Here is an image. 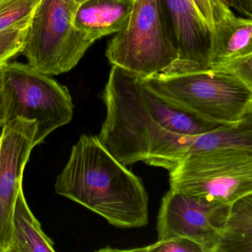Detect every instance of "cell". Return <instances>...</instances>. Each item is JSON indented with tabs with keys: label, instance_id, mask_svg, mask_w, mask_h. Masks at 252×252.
I'll use <instances>...</instances> for the list:
<instances>
[{
	"label": "cell",
	"instance_id": "ac0fdd59",
	"mask_svg": "<svg viewBox=\"0 0 252 252\" xmlns=\"http://www.w3.org/2000/svg\"><path fill=\"white\" fill-rule=\"evenodd\" d=\"M215 68L234 74L252 90V53Z\"/></svg>",
	"mask_w": 252,
	"mask_h": 252
},
{
	"label": "cell",
	"instance_id": "5b68a950",
	"mask_svg": "<svg viewBox=\"0 0 252 252\" xmlns=\"http://www.w3.org/2000/svg\"><path fill=\"white\" fill-rule=\"evenodd\" d=\"M77 7L74 0H41L35 8L20 54L38 72H69L95 42L75 25Z\"/></svg>",
	"mask_w": 252,
	"mask_h": 252
},
{
	"label": "cell",
	"instance_id": "3957f363",
	"mask_svg": "<svg viewBox=\"0 0 252 252\" xmlns=\"http://www.w3.org/2000/svg\"><path fill=\"white\" fill-rule=\"evenodd\" d=\"M140 80L169 105L209 122L231 124L252 113V90L223 70L157 74Z\"/></svg>",
	"mask_w": 252,
	"mask_h": 252
},
{
	"label": "cell",
	"instance_id": "7a4b0ae2",
	"mask_svg": "<svg viewBox=\"0 0 252 252\" xmlns=\"http://www.w3.org/2000/svg\"><path fill=\"white\" fill-rule=\"evenodd\" d=\"M55 192L123 229L148 223V195L140 178L127 170L97 136L81 135L55 183Z\"/></svg>",
	"mask_w": 252,
	"mask_h": 252
},
{
	"label": "cell",
	"instance_id": "603a6c76",
	"mask_svg": "<svg viewBox=\"0 0 252 252\" xmlns=\"http://www.w3.org/2000/svg\"><path fill=\"white\" fill-rule=\"evenodd\" d=\"M1 133H0V148H1Z\"/></svg>",
	"mask_w": 252,
	"mask_h": 252
},
{
	"label": "cell",
	"instance_id": "8992f818",
	"mask_svg": "<svg viewBox=\"0 0 252 252\" xmlns=\"http://www.w3.org/2000/svg\"><path fill=\"white\" fill-rule=\"evenodd\" d=\"M1 71L7 123L19 118L36 122L35 146L43 143L55 130L71 122L74 105L66 86L28 63L10 62Z\"/></svg>",
	"mask_w": 252,
	"mask_h": 252
},
{
	"label": "cell",
	"instance_id": "30bf717a",
	"mask_svg": "<svg viewBox=\"0 0 252 252\" xmlns=\"http://www.w3.org/2000/svg\"><path fill=\"white\" fill-rule=\"evenodd\" d=\"M178 50V60L164 75L208 68L212 30L191 0H161Z\"/></svg>",
	"mask_w": 252,
	"mask_h": 252
},
{
	"label": "cell",
	"instance_id": "9a60e30c",
	"mask_svg": "<svg viewBox=\"0 0 252 252\" xmlns=\"http://www.w3.org/2000/svg\"><path fill=\"white\" fill-rule=\"evenodd\" d=\"M218 252H252V193L231 206Z\"/></svg>",
	"mask_w": 252,
	"mask_h": 252
},
{
	"label": "cell",
	"instance_id": "d6986e66",
	"mask_svg": "<svg viewBox=\"0 0 252 252\" xmlns=\"http://www.w3.org/2000/svg\"><path fill=\"white\" fill-rule=\"evenodd\" d=\"M200 16L205 21L212 31L214 28V12L213 0H191Z\"/></svg>",
	"mask_w": 252,
	"mask_h": 252
},
{
	"label": "cell",
	"instance_id": "6da1fadb",
	"mask_svg": "<svg viewBox=\"0 0 252 252\" xmlns=\"http://www.w3.org/2000/svg\"><path fill=\"white\" fill-rule=\"evenodd\" d=\"M102 99L106 115L97 139L126 167L141 161L169 171L187 155L193 136L222 125L171 106L118 65Z\"/></svg>",
	"mask_w": 252,
	"mask_h": 252
},
{
	"label": "cell",
	"instance_id": "e0dca14e",
	"mask_svg": "<svg viewBox=\"0 0 252 252\" xmlns=\"http://www.w3.org/2000/svg\"><path fill=\"white\" fill-rule=\"evenodd\" d=\"M145 252H203L197 244L186 238H177L158 240L157 243L142 248L127 250Z\"/></svg>",
	"mask_w": 252,
	"mask_h": 252
},
{
	"label": "cell",
	"instance_id": "277c9868",
	"mask_svg": "<svg viewBox=\"0 0 252 252\" xmlns=\"http://www.w3.org/2000/svg\"><path fill=\"white\" fill-rule=\"evenodd\" d=\"M106 56L140 78L166 73L179 55L162 1L134 0L127 25L108 43Z\"/></svg>",
	"mask_w": 252,
	"mask_h": 252
},
{
	"label": "cell",
	"instance_id": "cb8c5ba5",
	"mask_svg": "<svg viewBox=\"0 0 252 252\" xmlns=\"http://www.w3.org/2000/svg\"><path fill=\"white\" fill-rule=\"evenodd\" d=\"M5 1V0H0V4H1V3H2L3 1Z\"/></svg>",
	"mask_w": 252,
	"mask_h": 252
},
{
	"label": "cell",
	"instance_id": "ba28073f",
	"mask_svg": "<svg viewBox=\"0 0 252 252\" xmlns=\"http://www.w3.org/2000/svg\"><path fill=\"white\" fill-rule=\"evenodd\" d=\"M230 208L170 189L162 197L158 211V240L186 238L203 252H218Z\"/></svg>",
	"mask_w": 252,
	"mask_h": 252
},
{
	"label": "cell",
	"instance_id": "7c38bea8",
	"mask_svg": "<svg viewBox=\"0 0 252 252\" xmlns=\"http://www.w3.org/2000/svg\"><path fill=\"white\" fill-rule=\"evenodd\" d=\"M134 0H87L80 4L74 22L93 41L117 34L127 25Z\"/></svg>",
	"mask_w": 252,
	"mask_h": 252
},
{
	"label": "cell",
	"instance_id": "9c48e42d",
	"mask_svg": "<svg viewBox=\"0 0 252 252\" xmlns=\"http://www.w3.org/2000/svg\"><path fill=\"white\" fill-rule=\"evenodd\" d=\"M37 123L25 118L9 121L1 130L0 148V252H8L15 203L25 166L35 147Z\"/></svg>",
	"mask_w": 252,
	"mask_h": 252
},
{
	"label": "cell",
	"instance_id": "44dd1931",
	"mask_svg": "<svg viewBox=\"0 0 252 252\" xmlns=\"http://www.w3.org/2000/svg\"><path fill=\"white\" fill-rule=\"evenodd\" d=\"M7 124V110L4 98V81L0 70V128H3Z\"/></svg>",
	"mask_w": 252,
	"mask_h": 252
},
{
	"label": "cell",
	"instance_id": "4fadbf2b",
	"mask_svg": "<svg viewBox=\"0 0 252 252\" xmlns=\"http://www.w3.org/2000/svg\"><path fill=\"white\" fill-rule=\"evenodd\" d=\"M54 247V243L43 232L41 224L30 210L22 186L15 203L7 252H55Z\"/></svg>",
	"mask_w": 252,
	"mask_h": 252
},
{
	"label": "cell",
	"instance_id": "8fae6325",
	"mask_svg": "<svg viewBox=\"0 0 252 252\" xmlns=\"http://www.w3.org/2000/svg\"><path fill=\"white\" fill-rule=\"evenodd\" d=\"M214 28L208 68L245 57L252 53V19L237 16L221 0H213Z\"/></svg>",
	"mask_w": 252,
	"mask_h": 252
},
{
	"label": "cell",
	"instance_id": "ffe728a7",
	"mask_svg": "<svg viewBox=\"0 0 252 252\" xmlns=\"http://www.w3.org/2000/svg\"><path fill=\"white\" fill-rule=\"evenodd\" d=\"M231 8L247 18L252 19V0H221Z\"/></svg>",
	"mask_w": 252,
	"mask_h": 252
},
{
	"label": "cell",
	"instance_id": "2e32d148",
	"mask_svg": "<svg viewBox=\"0 0 252 252\" xmlns=\"http://www.w3.org/2000/svg\"><path fill=\"white\" fill-rule=\"evenodd\" d=\"M32 16L0 31V70L20 54Z\"/></svg>",
	"mask_w": 252,
	"mask_h": 252
},
{
	"label": "cell",
	"instance_id": "7402d4cb",
	"mask_svg": "<svg viewBox=\"0 0 252 252\" xmlns=\"http://www.w3.org/2000/svg\"><path fill=\"white\" fill-rule=\"evenodd\" d=\"M75 1V4H77V5H79L80 4H81V3L84 2V1H87V0H74Z\"/></svg>",
	"mask_w": 252,
	"mask_h": 252
},
{
	"label": "cell",
	"instance_id": "52a82bcc",
	"mask_svg": "<svg viewBox=\"0 0 252 252\" xmlns=\"http://www.w3.org/2000/svg\"><path fill=\"white\" fill-rule=\"evenodd\" d=\"M170 189L232 206L252 193V152L218 149L188 153L169 170Z\"/></svg>",
	"mask_w": 252,
	"mask_h": 252
},
{
	"label": "cell",
	"instance_id": "5bb4252c",
	"mask_svg": "<svg viewBox=\"0 0 252 252\" xmlns=\"http://www.w3.org/2000/svg\"><path fill=\"white\" fill-rule=\"evenodd\" d=\"M218 149L252 152V113L236 122L222 124L210 131L193 136L187 154Z\"/></svg>",
	"mask_w": 252,
	"mask_h": 252
}]
</instances>
